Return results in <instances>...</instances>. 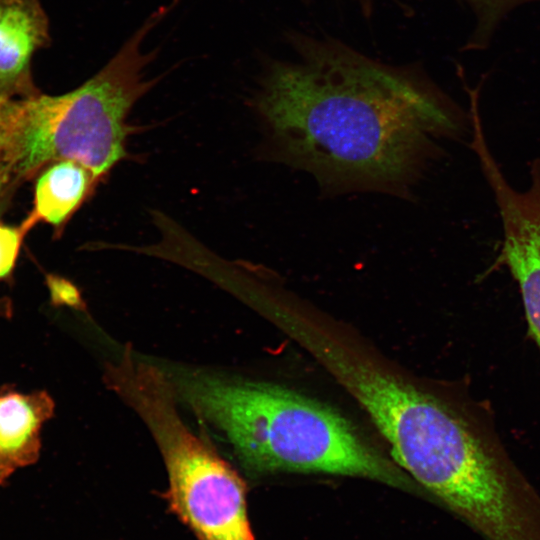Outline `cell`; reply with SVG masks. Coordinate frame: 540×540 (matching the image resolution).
<instances>
[{"label": "cell", "instance_id": "6da1fadb", "mask_svg": "<svg viewBox=\"0 0 540 540\" xmlns=\"http://www.w3.org/2000/svg\"><path fill=\"white\" fill-rule=\"evenodd\" d=\"M288 40L295 58L268 66L254 100L268 159L309 173L324 195L411 199L440 141L464 128L459 106L412 66L331 38Z\"/></svg>", "mask_w": 540, "mask_h": 540}, {"label": "cell", "instance_id": "7a4b0ae2", "mask_svg": "<svg viewBox=\"0 0 540 540\" xmlns=\"http://www.w3.org/2000/svg\"><path fill=\"white\" fill-rule=\"evenodd\" d=\"M178 399L220 431L256 473H325L413 489L335 409L286 387L200 371L167 374Z\"/></svg>", "mask_w": 540, "mask_h": 540}, {"label": "cell", "instance_id": "3957f363", "mask_svg": "<svg viewBox=\"0 0 540 540\" xmlns=\"http://www.w3.org/2000/svg\"><path fill=\"white\" fill-rule=\"evenodd\" d=\"M155 13L92 78L62 95H28L0 102V184L29 176L51 161L73 160L102 181L128 155L136 127L127 118L155 84L144 79L151 59L141 51Z\"/></svg>", "mask_w": 540, "mask_h": 540}, {"label": "cell", "instance_id": "277c9868", "mask_svg": "<svg viewBox=\"0 0 540 540\" xmlns=\"http://www.w3.org/2000/svg\"><path fill=\"white\" fill-rule=\"evenodd\" d=\"M152 435L169 478L164 498L198 540H255L246 487L238 473L179 414L160 418Z\"/></svg>", "mask_w": 540, "mask_h": 540}, {"label": "cell", "instance_id": "5b68a950", "mask_svg": "<svg viewBox=\"0 0 540 540\" xmlns=\"http://www.w3.org/2000/svg\"><path fill=\"white\" fill-rule=\"evenodd\" d=\"M476 156L494 196L503 238L495 265L505 266L518 284L528 330L540 352V159L530 167V184L515 189L489 147Z\"/></svg>", "mask_w": 540, "mask_h": 540}, {"label": "cell", "instance_id": "8992f818", "mask_svg": "<svg viewBox=\"0 0 540 540\" xmlns=\"http://www.w3.org/2000/svg\"><path fill=\"white\" fill-rule=\"evenodd\" d=\"M48 41L47 17L37 0H0V96L34 94L31 58Z\"/></svg>", "mask_w": 540, "mask_h": 540}, {"label": "cell", "instance_id": "52a82bcc", "mask_svg": "<svg viewBox=\"0 0 540 540\" xmlns=\"http://www.w3.org/2000/svg\"><path fill=\"white\" fill-rule=\"evenodd\" d=\"M53 402L44 392L0 396V471L34 462L39 454V431L51 416Z\"/></svg>", "mask_w": 540, "mask_h": 540}, {"label": "cell", "instance_id": "ba28073f", "mask_svg": "<svg viewBox=\"0 0 540 540\" xmlns=\"http://www.w3.org/2000/svg\"><path fill=\"white\" fill-rule=\"evenodd\" d=\"M100 182L79 162L56 161L37 180L34 209L24 224L25 230L40 221L62 227L93 195Z\"/></svg>", "mask_w": 540, "mask_h": 540}, {"label": "cell", "instance_id": "9c48e42d", "mask_svg": "<svg viewBox=\"0 0 540 540\" xmlns=\"http://www.w3.org/2000/svg\"><path fill=\"white\" fill-rule=\"evenodd\" d=\"M472 10L475 16V29L466 50L487 48L502 21L516 8L535 0H459Z\"/></svg>", "mask_w": 540, "mask_h": 540}, {"label": "cell", "instance_id": "30bf717a", "mask_svg": "<svg viewBox=\"0 0 540 540\" xmlns=\"http://www.w3.org/2000/svg\"><path fill=\"white\" fill-rule=\"evenodd\" d=\"M22 232L18 229L0 225V278L6 276L17 258Z\"/></svg>", "mask_w": 540, "mask_h": 540}, {"label": "cell", "instance_id": "8fae6325", "mask_svg": "<svg viewBox=\"0 0 540 540\" xmlns=\"http://www.w3.org/2000/svg\"><path fill=\"white\" fill-rule=\"evenodd\" d=\"M49 288L55 302L74 307L80 304L79 294L70 283L60 279H53L49 282Z\"/></svg>", "mask_w": 540, "mask_h": 540}, {"label": "cell", "instance_id": "7c38bea8", "mask_svg": "<svg viewBox=\"0 0 540 540\" xmlns=\"http://www.w3.org/2000/svg\"><path fill=\"white\" fill-rule=\"evenodd\" d=\"M354 1L359 4V6L361 7L363 13H365L367 16L370 15V13H371V11L373 9V5H374L375 0H354Z\"/></svg>", "mask_w": 540, "mask_h": 540}, {"label": "cell", "instance_id": "4fadbf2b", "mask_svg": "<svg viewBox=\"0 0 540 540\" xmlns=\"http://www.w3.org/2000/svg\"><path fill=\"white\" fill-rule=\"evenodd\" d=\"M3 477H5V476H4V475L1 473V471H0V480H1Z\"/></svg>", "mask_w": 540, "mask_h": 540}, {"label": "cell", "instance_id": "5bb4252c", "mask_svg": "<svg viewBox=\"0 0 540 540\" xmlns=\"http://www.w3.org/2000/svg\"><path fill=\"white\" fill-rule=\"evenodd\" d=\"M2 98H3V97H2V96H0V102H1Z\"/></svg>", "mask_w": 540, "mask_h": 540}, {"label": "cell", "instance_id": "9a60e30c", "mask_svg": "<svg viewBox=\"0 0 540 540\" xmlns=\"http://www.w3.org/2000/svg\"><path fill=\"white\" fill-rule=\"evenodd\" d=\"M2 188H3V187H2L1 184H0V190H1Z\"/></svg>", "mask_w": 540, "mask_h": 540}, {"label": "cell", "instance_id": "2e32d148", "mask_svg": "<svg viewBox=\"0 0 540 540\" xmlns=\"http://www.w3.org/2000/svg\"><path fill=\"white\" fill-rule=\"evenodd\" d=\"M540 1V0H539Z\"/></svg>", "mask_w": 540, "mask_h": 540}]
</instances>
